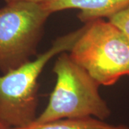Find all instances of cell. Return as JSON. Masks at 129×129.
<instances>
[{
	"label": "cell",
	"mask_w": 129,
	"mask_h": 129,
	"mask_svg": "<svg viewBox=\"0 0 129 129\" xmlns=\"http://www.w3.org/2000/svg\"><path fill=\"white\" fill-rule=\"evenodd\" d=\"M53 72L56 75L54 89L46 108L34 122L85 117L104 120L111 115V109L100 95V85L69 54L59 55Z\"/></svg>",
	"instance_id": "cell-1"
},
{
	"label": "cell",
	"mask_w": 129,
	"mask_h": 129,
	"mask_svg": "<svg viewBox=\"0 0 129 129\" xmlns=\"http://www.w3.org/2000/svg\"><path fill=\"white\" fill-rule=\"evenodd\" d=\"M85 29L57 37L45 52L16 69L0 76V118L11 128L24 127L37 118L38 79L55 56L71 50Z\"/></svg>",
	"instance_id": "cell-2"
},
{
	"label": "cell",
	"mask_w": 129,
	"mask_h": 129,
	"mask_svg": "<svg viewBox=\"0 0 129 129\" xmlns=\"http://www.w3.org/2000/svg\"><path fill=\"white\" fill-rule=\"evenodd\" d=\"M69 55L100 85L111 86L129 76V40L110 21L85 24Z\"/></svg>",
	"instance_id": "cell-3"
},
{
	"label": "cell",
	"mask_w": 129,
	"mask_h": 129,
	"mask_svg": "<svg viewBox=\"0 0 129 129\" xmlns=\"http://www.w3.org/2000/svg\"><path fill=\"white\" fill-rule=\"evenodd\" d=\"M0 8V72L16 69L31 60L50 13L41 4L14 2Z\"/></svg>",
	"instance_id": "cell-4"
},
{
	"label": "cell",
	"mask_w": 129,
	"mask_h": 129,
	"mask_svg": "<svg viewBox=\"0 0 129 129\" xmlns=\"http://www.w3.org/2000/svg\"><path fill=\"white\" fill-rule=\"evenodd\" d=\"M51 14L65 9H78V19L85 24L109 19L129 5V0H47L41 4Z\"/></svg>",
	"instance_id": "cell-5"
},
{
	"label": "cell",
	"mask_w": 129,
	"mask_h": 129,
	"mask_svg": "<svg viewBox=\"0 0 129 129\" xmlns=\"http://www.w3.org/2000/svg\"><path fill=\"white\" fill-rule=\"evenodd\" d=\"M12 129H129L125 125H112L94 117L65 118L44 123H32Z\"/></svg>",
	"instance_id": "cell-6"
},
{
	"label": "cell",
	"mask_w": 129,
	"mask_h": 129,
	"mask_svg": "<svg viewBox=\"0 0 129 129\" xmlns=\"http://www.w3.org/2000/svg\"><path fill=\"white\" fill-rule=\"evenodd\" d=\"M120 29L129 40V5L108 19Z\"/></svg>",
	"instance_id": "cell-7"
},
{
	"label": "cell",
	"mask_w": 129,
	"mask_h": 129,
	"mask_svg": "<svg viewBox=\"0 0 129 129\" xmlns=\"http://www.w3.org/2000/svg\"><path fill=\"white\" fill-rule=\"evenodd\" d=\"M6 3L9 2H31V3H36V4H42L47 0H4Z\"/></svg>",
	"instance_id": "cell-8"
},
{
	"label": "cell",
	"mask_w": 129,
	"mask_h": 129,
	"mask_svg": "<svg viewBox=\"0 0 129 129\" xmlns=\"http://www.w3.org/2000/svg\"><path fill=\"white\" fill-rule=\"evenodd\" d=\"M0 129H12L11 128H9L8 127L7 125L6 124H5L3 122H2V120H1V118H0Z\"/></svg>",
	"instance_id": "cell-9"
}]
</instances>
